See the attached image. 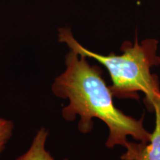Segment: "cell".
I'll list each match as a JSON object with an SVG mask.
<instances>
[{"instance_id": "obj_1", "label": "cell", "mask_w": 160, "mask_h": 160, "mask_svg": "<svg viewBox=\"0 0 160 160\" xmlns=\"http://www.w3.org/2000/svg\"><path fill=\"white\" fill-rule=\"evenodd\" d=\"M65 71L56 78L51 86L56 97L69 101L62 110L64 119L73 122L79 116L78 128L82 133L92 131L93 118L102 120L109 129L105 142L108 148L117 145L124 147L128 136L140 142H149L151 133L144 128V117L137 119L116 107L99 67L91 65L85 56L72 50L65 56Z\"/></svg>"}, {"instance_id": "obj_2", "label": "cell", "mask_w": 160, "mask_h": 160, "mask_svg": "<svg viewBox=\"0 0 160 160\" xmlns=\"http://www.w3.org/2000/svg\"><path fill=\"white\" fill-rule=\"evenodd\" d=\"M58 40L78 54L97 60L105 66L112 81L109 88L113 97L139 100L138 92H142L148 110L154 111L153 102L160 98L159 79L151 73L152 68L160 64L157 40L146 39L139 43L137 38L133 45L125 42L121 47V55H102L90 51L75 39L68 28L59 30Z\"/></svg>"}, {"instance_id": "obj_3", "label": "cell", "mask_w": 160, "mask_h": 160, "mask_svg": "<svg viewBox=\"0 0 160 160\" xmlns=\"http://www.w3.org/2000/svg\"><path fill=\"white\" fill-rule=\"evenodd\" d=\"M155 111V128L148 143H136L128 141L124 148L126 152L122 160H160V98L153 103Z\"/></svg>"}, {"instance_id": "obj_4", "label": "cell", "mask_w": 160, "mask_h": 160, "mask_svg": "<svg viewBox=\"0 0 160 160\" xmlns=\"http://www.w3.org/2000/svg\"><path fill=\"white\" fill-rule=\"evenodd\" d=\"M48 131L42 128L37 131L29 149L16 160H56L45 148ZM62 160H68L65 159Z\"/></svg>"}, {"instance_id": "obj_5", "label": "cell", "mask_w": 160, "mask_h": 160, "mask_svg": "<svg viewBox=\"0 0 160 160\" xmlns=\"http://www.w3.org/2000/svg\"><path fill=\"white\" fill-rule=\"evenodd\" d=\"M13 123L11 120L0 117V155L13 134Z\"/></svg>"}]
</instances>
